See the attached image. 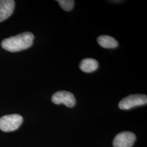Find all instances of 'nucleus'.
<instances>
[{
    "label": "nucleus",
    "instance_id": "20e7f679",
    "mask_svg": "<svg viewBox=\"0 0 147 147\" xmlns=\"http://www.w3.org/2000/svg\"><path fill=\"white\" fill-rule=\"evenodd\" d=\"M51 100L55 104H63L68 107H73L76 104V99L73 93L65 90L56 92Z\"/></svg>",
    "mask_w": 147,
    "mask_h": 147
},
{
    "label": "nucleus",
    "instance_id": "1a4fd4ad",
    "mask_svg": "<svg viewBox=\"0 0 147 147\" xmlns=\"http://www.w3.org/2000/svg\"><path fill=\"white\" fill-rule=\"evenodd\" d=\"M57 1L60 7L64 11H71L74 6V1L73 0H58Z\"/></svg>",
    "mask_w": 147,
    "mask_h": 147
},
{
    "label": "nucleus",
    "instance_id": "0eeeda50",
    "mask_svg": "<svg viewBox=\"0 0 147 147\" xmlns=\"http://www.w3.org/2000/svg\"><path fill=\"white\" fill-rule=\"evenodd\" d=\"M99 64L96 60L93 58H85L80 63V68L85 73H92L98 68Z\"/></svg>",
    "mask_w": 147,
    "mask_h": 147
},
{
    "label": "nucleus",
    "instance_id": "7ed1b4c3",
    "mask_svg": "<svg viewBox=\"0 0 147 147\" xmlns=\"http://www.w3.org/2000/svg\"><path fill=\"white\" fill-rule=\"evenodd\" d=\"M147 96L146 95L136 94L130 95L121 100L118 104L121 110H129L133 107L146 105Z\"/></svg>",
    "mask_w": 147,
    "mask_h": 147
},
{
    "label": "nucleus",
    "instance_id": "423d86ee",
    "mask_svg": "<svg viewBox=\"0 0 147 147\" xmlns=\"http://www.w3.org/2000/svg\"><path fill=\"white\" fill-rule=\"evenodd\" d=\"M14 6V1L0 0V22L5 20L13 14Z\"/></svg>",
    "mask_w": 147,
    "mask_h": 147
},
{
    "label": "nucleus",
    "instance_id": "6e6552de",
    "mask_svg": "<svg viewBox=\"0 0 147 147\" xmlns=\"http://www.w3.org/2000/svg\"><path fill=\"white\" fill-rule=\"evenodd\" d=\"M97 42L101 47L107 49H113L118 47V42L113 37L103 35L98 38Z\"/></svg>",
    "mask_w": 147,
    "mask_h": 147
},
{
    "label": "nucleus",
    "instance_id": "f03ea898",
    "mask_svg": "<svg viewBox=\"0 0 147 147\" xmlns=\"http://www.w3.org/2000/svg\"><path fill=\"white\" fill-rule=\"evenodd\" d=\"M22 121L23 118L19 115L3 116L0 118V129L5 132L14 131L21 125Z\"/></svg>",
    "mask_w": 147,
    "mask_h": 147
},
{
    "label": "nucleus",
    "instance_id": "f257e3e1",
    "mask_svg": "<svg viewBox=\"0 0 147 147\" xmlns=\"http://www.w3.org/2000/svg\"><path fill=\"white\" fill-rule=\"evenodd\" d=\"M34 35L28 32L20 33L2 40L1 46L5 50L14 53L20 51L31 47L33 44Z\"/></svg>",
    "mask_w": 147,
    "mask_h": 147
},
{
    "label": "nucleus",
    "instance_id": "39448f33",
    "mask_svg": "<svg viewBox=\"0 0 147 147\" xmlns=\"http://www.w3.org/2000/svg\"><path fill=\"white\" fill-rule=\"evenodd\" d=\"M136 136L131 132L124 131L116 135L113 141V147H131L136 141Z\"/></svg>",
    "mask_w": 147,
    "mask_h": 147
}]
</instances>
